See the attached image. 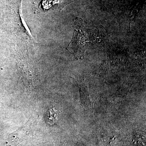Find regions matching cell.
<instances>
[{
  "mask_svg": "<svg viewBox=\"0 0 146 146\" xmlns=\"http://www.w3.org/2000/svg\"><path fill=\"white\" fill-rule=\"evenodd\" d=\"M28 131L25 127L11 133L7 141V146H17L21 144L27 137Z\"/></svg>",
  "mask_w": 146,
  "mask_h": 146,
  "instance_id": "3",
  "label": "cell"
},
{
  "mask_svg": "<svg viewBox=\"0 0 146 146\" xmlns=\"http://www.w3.org/2000/svg\"><path fill=\"white\" fill-rule=\"evenodd\" d=\"M73 2V0H35L34 6L36 11L44 13L50 10L61 11L66 5Z\"/></svg>",
  "mask_w": 146,
  "mask_h": 146,
  "instance_id": "2",
  "label": "cell"
},
{
  "mask_svg": "<svg viewBox=\"0 0 146 146\" xmlns=\"http://www.w3.org/2000/svg\"><path fill=\"white\" fill-rule=\"evenodd\" d=\"M84 29L82 18L77 17L74 26L72 39L67 48V50L74 54L77 59H82L84 58L86 50L85 44L88 42Z\"/></svg>",
  "mask_w": 146,
  "mask_h": 146,
  "instance_id": "1",
  "label": "cell"
}]
</instances>
